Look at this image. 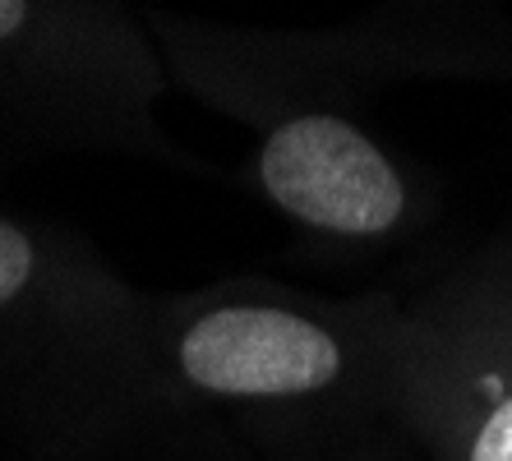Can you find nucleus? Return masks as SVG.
<instances>
[{"label": "nucleus", "instance_id": "obj_1", "mask_svg": "<svg viewBox=\"0 0 512 461\" xmlns=\"http://www.w3.org/2000/svg\"><path fill=\"white\" fill-rule=\"evenodd\" d=\"M176 383L213 402H310L346 379L333 323L263 296H222L167 332Z\"/></svg>", "mask_w": 512, "mask_h": 461}, {"label": "nucleus", "instance_id": "obj_4", "mask_svg": "<svg viewBox=\"0 0 512 461\" xmlns=\"http://www.w3.org/2000/svg\"><path fill=\"white\" fill-rule=\"evenodd\" d=\"M28 14H33V5H28V0H0V47H5L10 37L24 33Z\"/></svg>", "mask_w": 512, "mask_h": 461}, {"label": "nucleus", "instance_id": "obj_3", "mask_svg": "<svg viewBox=\"0 0 512 461\" xmlns=\"http://www.w3.org/2000/svg\"><path fill=\"white\" fill-rule=\"evenodd\" d=\"M462 461H512V383L485 379V406L466 425Z\"/></svg>", "mask_w": 512, "mask_h": 461}, {"label": "nucleus", "instance_id": "obj_2", "mask_svg": "<svg viewBox=\"0 0 512 461\" xmlns=\"http://www.w3.org/2000/svg\"><path fill=\"white\" fill-rule=\"evenodd\" d=\"M259 185L300 226L346 240L388 236L406 217L397 166L337 116H296L277 125L263 139Z\"/></svg>", "mask_w": 512, "mask_h": 461}]
</instances>
